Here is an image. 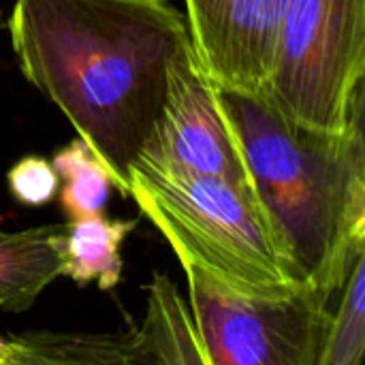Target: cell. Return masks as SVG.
<instances>
[{"mask_svg":"<svg viewBox=\"0 0 365 365\" xmlns=\"http://www.w3.org/2000/svg\"><path fill=\"white\" fill-rule=\"evenodd\" d=\"M289 120L342 133L365 115V0H289L263 94Z\"/></svg>","mask_w":365,"mask_h":365,"instance_id":"cell-4","label":"cell"},{"mask_svg":"<svg viewBox=\"0 0 365 365\" xmlns=\"http://www.w3.org/2000/svg\"><path fill=\"white\" fill-rule=\"evenodd\" d=\"M4 365H165L141 327L120 334L28 331L0 338Z\"/></svg>","mask_w":365,"mask_h":365,"instance_id":"cell-8","label":"cell"},{"mask_svg":"<svg viewBox=\"0 0 365 365\" xmlns=\"http://www.w3.org/2000/svg\"><path fill=\"white\" fill-rule=\"evenodd\" d=\"M192 51L220 88L265 94L289 0H184Z\"/></svg>","mask_w":365,"mask_h":365,"instance_id":"cell-7","label":"cell"},{"mask_svg":"<svg viewBox=\"0 0 365 365\" xmlns=\"http://www.w3.org/2000/svg\"><path fill=\"white\" fill-rule=\"evenodd\" d=\"M145 295L148 306L141 329L165 365H207L188 304L169 276L156 272L145 287Z\"/></svg>","mask_w":365,"mask_h":365,"instance_id":"cell-11","label":"cell"},{"mask_svg":"<svg viewBox=\"0 0 365 365\" xmlns=\"http://www.w3.org/2000/svg\"><path fill=\"white\" fill-rule=\"evenodd\" d=\"M4 26V17H2V9H0V28Z\"/></svg>","mask_w":365,"mask_h":365,"instance_id":"cell-15","label":"cell"},{"mask_svg":"<svg viewBox=\"0 0 365 365\" xmlns=\"http://www.w3.org/2000/svg\"><path fill=\"white\" fill-rule=\"evenodd\" d=\"M60 178V207L68 222L103 216L111 197L113 180L96 154L77 137L60 148L49 160Z\"/></svg>","mask_w":365,"mask_h":365,"instance_id":"cell-12","label":"cell"},{"mask_svg":"<svg viewBox=\"0 0 365 365\" xmlns=\"http://www.w3.org/2000/svg\"><path fill=\"white\" fill-rule=\"evenodd\" d=\"M128 197L169 242L178 261L195 263L233 293L276 299L306 291L289 276L252 190L137 158Z\"/></svg>","mask_w":365,"mask_h":365,"instance_id":"cell-3","label":"cell"},{"mask_svg":"<svg viewBox=\"0 0 365 365\" xmlns=\"http://www.w3.org/2000/svg\"><path fill=\"white\" fill-rule=\"evenodd\" d=\"M24 77L71 122L128 197L160 120L169 68L190 45L171 0H15L6 21Z\"/></svg>","mask_w":365,"mask_h":365,"instance_id":"cell-1","label":"cell"},{"mask_svg":"<svg viewBox=\"0 0 365 365\" xmlns=\"http://www.w3.org/2000/svg\"><path fill=\"white\" fill-rule=\"evenodd\" d=\"M365 353V255H361L334 308V321L317 365H364Z\"/></svg>","mask_w":365,"mask_h":365,"instance_id":"cell-13","label":"cell"},{"mask_svg":"<svg viewBox=\"0 0 365 365\" xmlns=\"http://www.w3.org/2000/svg\"><path fill=\"white\" fill-rule=\"evenodd\" d=\"M216 92L289 276L338 299L365 255L364 118L325 133L289 120L263 94Z\"/></svg>","mask_w":365,"mask_h":365,"instance_id":"cell-2","label":"cell"},{"mask_svg":"<svg viewBox=\"0 0 365 365\" xmlns=\"http://www.w3.org/2000/svg\"><path fill=\"white\" fill-rule=\"evenodd\" d=\"M6 184L15 201L41 207L56 199L60 190V178L51 163L43 156H24L6 173Z\"/></svg>","mask_w":365,"mask_h":365,"instance_id":"cell-14","label":"cell"},{"mask_svg":"<svg viewBox=\"0 0 365 365\" xmlns=\"http://www.w3.org/2000/svg\"><path fill=\"white\" fill-rule=\"evenodd\" d=\"M180 265L207 365H317L334 321L331 299L308 289L276 299L246 297L190 261Z\"/></svg>","mask_w":365,"mask_h":365,"instance_id":"cell-5","label":"cell"},{"mask_svg":"<svg viewBox=\"0 0 365 365\" xmlns=\"http://www.w3.org/2000/svg\"><path fill=\"white\" fill-rule=\"evenodd\" d=\"M139 158L252 190L242 152L218 103L216 83L201 68L192 43L178 53L169 68L160 120Z\"/></svg>","mask_w":365,"mask_h":365,"instance_id":"cell-6","label":"cell"},{"mask_svg":"<svg viewBox=\"0 0 365 365\" xmlns=\"http://www.w3.org/2000/svg\"><path fill=\"white\" fill-rule=\"evenodd\" d=\"M137 220H111L90 216L64 225L62 242V276L79 287L96 284L101 291H111L122 280L120 248Z\"/></svg>","mask_w":365,"mask_h":365,"instance_id":"cell-10","label":"cell"},{"mask_svg":"<svg viewBox=\"0 0 365 365\" xmlns=\"http://www.w3.org/2000/svg\"><path fill=\"white\" fill-rule=\"evenodd\" d=\"M0 365H4V361H2V355H0Z\"/></svg>","mask_w":365,"mask_h":365,"instance_id":"cell-16","label":"cell"},{"mask_svg":"<svg viewBox=\"0 0 365 365\" xmlns=\"http://www.w3.org/2000/svg\"><path fill=\"white\" fill-rule=\"evenodd\" d=\"M64 225L0 231V308L28 310L62 276Z\"/></svg>","mask_w":365,"mask_h":365,"instance_id":"cell-9","label":"cell"}]
</instances>
